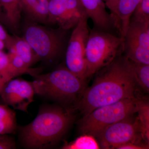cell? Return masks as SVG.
Masks as SVG:
<instances>
[{"label": "cell", "instance_id": "obj_1", "mask_svg": "<svg viewBox=\"0 0 149 149\" xmlns=\"http://www.w3.org/2000/svg\"><path fill=\"white\" fill-rule=\"evenodd\" d=\"M96 73L93 85L84 90L76 105L84 115L100 107L135 97L136 83L132 65L122 54Z\"/></svg>", "mask_w": 149, "mask_h": 149}, {"label": "cell", "instance_id": "obj_2", "mask_svg": "<svg viewBox=\"0 0 149 149\" xmlns=\"http://www.w3.org/2000/svg\"><path fill=\"white\" fill-rule=\"evenodd\" d=\"M73 119L70 109L56 107L44 108L33 121L20 128V141L27 148L53 146L64 136Z\"/></svg>", "mask_w": 149, "mask_h": 149}, {"label": "cell", "instance_id": "obj_3", "mask_svg": "<svg viewBox=\"0 0 149 149\" xmlns=\"http://www.w3.org/2000/svg\"><path fill=\"white\" fill-rule=\"evenodd\" d=\"M35 94L69 106L77 105L84 90L85 82L65 67L44 74H32Z\"/></svg>", "mask_w": 149, "mask_h": 149}, {"label": "cell", "instance_id": "obj_4", "mask_svg": "<svg viewBox=\"0 0 149 149\" xmlns=\"http://www.w3.org/2000/svg\"><path fill=\"white\" fill-rule=\"evenodd\" d=\"M68 31L25 20L22 37L32 48L39 60L51 62L65 52L68 42Z\"/></svg>", "mask_w": 149, "mask_h": 149}, {"label": "cell", "instance_id": "obj_5", "mask_svg": "<svg viewBox=\"0 0 149 149\" xmlns=\"http://www.w3.org/2000/svg\"><path fill=\"white\" fill-rule=\"evenodd\" d=\"M123 43L121 37L111 32L94 28L90 30L85 53L87 78L122 54Z\"/></svg>", "mask_w": 149, "mask_h": 149}, {"label": "cell", "instance_id": "obj_6", "mask_svg": "<svg viewBox=\"0 0 149 149\" xmlns=\"http://www.w3.org/2000/svg\"><path fill=\"white\" fill-rule=\"evenodd\" d=\"M139 101L135 97L129 98L96 109L84 115L81 132L97 138L108 126L136 113Z\"/></svg>", "mask_w": 149, "mask_h": 149}, {"label": "cell", "instance_id": "obj_7", "mask_svg": "<svg viewBox=\"0 0 149 149\" xmlns=\"http://www.w3.org/2000/svg\"><path fill=\"white\" fill-rule=\"evenodd\" d=\"M88 19H82L73 28L65 52L66 68L84 82L87 78L85 53L90 33Z\"/></svg>", "mask_w": 149, "mask_h": 149}, {"label": "cell", "instance_id": "obj_8", "mask_svg": "<svg viewBox=\"0 0 149 149\" xmlns=\"http://www.w3.org/2000/svg\"><path fill=\"white\" fill-rule=\"evenodd\" d=\"M141 128L138 117L133 115L107 127L97 137L102 149H117L128 143H140ZM142 136V135H141Z\"/></svg>", "mask_w": 149, "mask_h": 149}, {"label": "cell", "instance_id": "obj_9", "mask_svg": "<svg viewBox=\"0 0 149 149\" xmlns=\"http://www.w3.org/2000/svg\"><path fill=\"white\" fill-rule=\"evenodd\" d=\"M122 54L130 61L149 65V22L130 20Z\"/></svg>", "mask_w": 149, "mask_h": 149}, {"label": "cell", "instance_id": "obj_10", "mask_svg": "<svg viewBox=\"0 0 149 149\" xmlns=\"http://www.w3.org/2000/svg\"><path fill=\"white\" fill-rule=\"evenodd\" d=\"M49 24L67 31L88 17L79 0H49Z\"/></svg>", "mask_w": 149, "mask_h": 149}, {"label": "cell", "instance_id": "obj_11", "mask_svg": "<svg viewBox=\"0 0 149 149\" xmlns=\"http://www.w3.org/2000/svg\"><path fill=\"white\" fill-rule=\"evenodd\" d=\"M35 94L32 82L13 78L3 86L0 97L4 103L8 106L27 112L29 106L34 101Z\"/></svg>", "mask_w": 149, "mask_h": 149}, {"label": "cell", "instance_id": "obj_12", "mask_svg": "<svg viewBox=\"0 0 149 149\" xmlns=\"http://www.w3.org/2000/svg\"><path fill=\"white\" fill-rule=\"evenodd\" d=\"M85 9L88 18L94 24V28L113 33L116 29L113 17L106 9L103 0H79Z\"/></svg>", "mask_w": 149, "mask_h": 149}, {"label": "cell", "instance_id": "obj_13", "mask_svg": "<svg viewBox=\"0 0 149 149\" xmlns=\"http://www.w3.org/2000/svg\"><path fill=\"white\" fill-rule=\"evenodd\" d=\"M21 0H0V22L13 35H18L21 26Z\"/></svg>", "mask_w": 149, "mask_h": 149}, {"label": "cell", "instance_id": "obj_14", "mask_svg": "<svg viewBox=\"0 0 149 149\" xmlns=\"http://www.w3.org/2000/svg\"><path fill=\"white\" fill-rule=\"evenodd\" d=\"M20 6L25 20L45 25L49 24V0H21Z\"/></svg>", "mask_w": 149, "mask_h": 149}, {"label": "cell", "instance_id": "obj_15", "mask_svg": "<svg viewBox=\"0 0 149 149\" xmlns=\"http://www.w3.org/2000/svg\"><path fill=\"white\" fill-rule=\"evenodd\" d=\"M141 0H118L113 17L116 29L123 40L128 29L130 17Z\"/></svg>", "mask_w": 149, "mask_h": 149}, {"label": "cell", "instance_id": "obj_16", "mask_svg": "<svg viewBox=\"0 0 149 149\" xmlns=\"http://www.w3.org/2000/svg\"><path fill=\"white\" fill-rule=\"evenodd\" d=\"M6 49L9 52L16 54L29 68L39 61L30 45L23 37L19 35H12L11 40Z\"/></svg>", "mask_w": 149, "mask_h": 149}, {"label": "cell", "instance_id": "obj_17", "mask_svg": "<svg viewBox=\"0 0 149 149\" xmlns=\"http://www.w3.org/2000/svg\"><path fill=\"white\" fill-rule=\"evenodd\" d=\"M16 128L15 111L5 104H0V135L14 133Z\"/></svg>", "mask_w": 149, "mask_h": 149}, {"label": "cell", "instance_id": "obj_18", "mask_svg": "<svg viewBox=\"0 0 149 149\" xmlns=\"http://www.w3.org/2000/svg\"><path fill=\"white\" fill-rule=\"evenodd\" d=\"M130 61L136 84H138L143 90L148 93L149 65Z\"/></svg>", "mask_w": 149, "mask_h": 149}, {"label": "cell", "instance_id": "obj_19", "mask_svg": "<svg viewBox=\"0 0 149 149\" xmlns=\"http://www.w3.org/2000/svg\"><path fill=\"white\" fill-rule=\"evenodd\" d=\"M100 148L98 143L94 136L84 134L72 143L65 144L63 149H97Z\"/></svg>", "mask_w": 149, "mask_h": 149}, {"label": "cell", "instance_id": "obj_20", "mask_svg": "<svg viewBox=\"0 0 149 149\" xmlns=\"http://www.w3.org/2000/svg\"><path fill=\"white\" fill-rule=\"evenodd\" d=\"M139 122L141 125L142 138L149 142V107L147 102L140 100L138 111Z\"/></svg>", "mask_w": 149, "mask_h": 149}, {"label": "cell", "instance_id": "obj_21", "mask_svg": "<svg viewBox=\"0 0 149 149\" xmlns=\"http://www.w3.org/2000/svg\"><path fill=\"white\" fill-rule=\"evenodd\" d=\"M130 20L149 22V0H141L140 1L132 14Z\"/></svg>", "mask_w": 149, "mask_h": 149}, {"label": "cell", "instance_id": "obj_22", "mask_svg": "<svg viewBox=\"0 0 149 149\" xmlns=\"http://www.w3.org/2000/svg\"><path fill=\"white\" fill-rule=\"evenodd\" d=\"M9 63L8 54L0 50V83L3 86L12 79L9 72Z\"/></svg>", "mask_w": 149, "mask_h": 149}, {"label": "cell", "instance_id": "obj_23", "mask_svg": "<svg viewBox=\"0 0 149 149\" xmlns=\"http://www.w3.org/2000/svg\"><path fill=\"white\" fill-rule=\"evenodd\" d=\"M6 135H0V149L14 148L15 143L13 139Z\"/></svg>", "mask_w": 149, "mask_h": 149}, {"label": "cell", "instance_id": "obj_24", "mask_svg": "<svg viewBox=\"0 0 149 149\" xmlns=\"http://www.w3.org/2000/svg\"><path fill=\"white\" fill-rule=\"evenodd\" d=\"M12 35H10L6 27L0 22V40L5 43L6 48L8 46L11 40Z\"/></svg>", "mask_w": 149, "mask_h": 149}, {"label": "cell", "instance_id": "obj_25", "mask_svg": "<svg viewBox=\"0 0 149 149\" xmlns=\"http://www.w3.org/2000/svg\"><path fill=\"white\" fill-rule=\"evenodd\" d=\"M148 146L138 143H130L123 144L118 147V149H148Z\"/></svg>", "mask_w": 149, "mask_h": 149}, {"label": "cell", "instance_id": "obj_26", "mask_svg": "<svg viewBox=\"0 0 149 149\" xmlns=\"http://www.w3.org/2000/svg\"><path fill=\"white\" fill-rule=\"evenodd\" d=\"M103 1L107 8L109 10L111 14L113 17V13H114L115 8L118 0H103Z\"/></svg>", "mask_w": 149, "mask_h": 149}, {"label": "cell", "instance_id": "obj_27", "mask_svg": "<svg viewBox=\"0 0 149 149\" xmlns=\"http://www.w3.org/2000/svg\"><path fill=\"white\" fill-rule=\"evenodd\" d=\"M5 49H6L5 43L0 40V50L3 51Z\"/></svg>", "mask_w": 149, "mask_h": 149}, {"label": "cell", "instance_id": "obj_28", "mask_svg": "<svg viewBox=\"0 0 149 149\" xmlns=\"http://www.w3.org/2000/svg\"><path fill=\"white\" fill-rule=\"evenodd\" d=\"M1 89H2V87H1V84H0V90H1Z\"/></svg>", "mask_w": 149, "mask_h": 149}]
</instances>
